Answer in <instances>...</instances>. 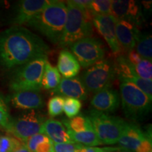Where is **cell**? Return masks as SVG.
<instances>
[{"label":"cell","instance_id":"1","mask_svg":"<svg viewBox=\"0 0 152 152\" xmlns=\"http://www.w3.org/2000/svg\"><path fill=\"white\" fill-rule=\"evenodd\" d=\"M50 49L45 41L23 26H14L0 33V66L13 70L39 57Z\"/></svg>","mask_w":152,"mask_h":152},{"label":"cell","instance_id":"2","mask_svg":"<svg viewBox=\"0 0 152 152\" xmlns=\"http://www.w3.org/2000/svg\"><path fill=\"white\" fill-rule=\"evenodd\" d=\"M67 17V7L64 1L49 0L46 7L27 23L52 43L58 44L61 38Z\"/></svg>","mask_w":152,"mask_h":152},{"label":"cell","instance_id":"3","mask_svg":"<svg viewBox=\"0 0 152 152\" xmlns=\"http://www.w3.org/2000/svg\"><path fill=\"white\" fill-rule=\"evenodd\" d=\"M67 17L61 38L58 43L60 47H70L75 42L92 34V20L94 15L89 10L82 9L72 1L66 2Z\"/></svg>","mask_w":152,"mask_h":152},{"label":"cell","instance_id":"4","mask_svg":"<svg viewBox=\"0 0 152 152\" xmlns=\"http://www.w3.org/2000/svg\"><path fill=\"white\" fill-rule=\"evenodd\" d=\"M47 61V57H39L14 69L9 80L10 90L13 92H39L42 89V78Z\"/></svg>","mask_w":152,"mask_h":152},{"label":"cell","instance_id":"5","mask_svg":"<svg viewBox=\"0 0 152 152\" xmlns=\"http://www.w3.org/2000/svg\"><path fill=\"white\" fill-rule=\"evenodd\" d=\"M122 107L125 116L132 121L144 118L151 111V99L132 83L121 81Z\"/></svg>","mask_w":152,"mask_h":152},{"label":"cell","instance_id":"6","mask_svg":"<svg viewBox=\"0 0 152 152\" xmlns=\"http://www.w3.org/2000/svg\"><path fill=\"white\" fill-rule=\"evenodd\" d=\"M92 123L93 130L102 144H117L123 134L127 121L118 116L92 109L87 116Z\"/></svg>","mask_w":152,"mask_h":152},{"label":"cell","instance_id":"7","mask_svg":"<svg viewBox=\"0 0 152 152\" xmlns=\"http://www.w3.org/2000/svg\"><path fill=\"white\" fill-rule=\"evenodd\" d=\"M114 64L107 59H102L83 72L80 79L89 92L96 93L111 87L115 80Z\"/></svg>","mask_w":152,"mask_h":152},{"label":"cell","instance_id":"8","mask_svg":"<svg viewBox=\"0 0 152 152\" xmlns=\"http://www.w3.org/2000/svg\"><path fill=\"white\" fill-rule=\"evenodd\" d=\"M46 120L36 110L26 111L18 116L10 118L5 130L24 142L34 134L42 133V125Z\"/></svg>","mask_w":152,"mask_h":152},{"label":"cell","instance_id":"9","mask_svg":"<svg viewBox=\"0 0 152 152\" xmlns=\"http://www.w3.org/2000/svg\"><path fill=\"white\" fill-rule=\"evenodd\" d=\"M80 66L89 68L100 60L103 59L105 50L97 39L94 37H85L75 42L69 47Z\"/></svg>","mask_w":152,"mask_h":152},{"label":"cell","instance_id":"10","mask_svg":"<svg viewBox=\"0 0 152 152\" xmlns=\"http://www.w3.org/2000/svg\"><path fill=\"white\" fill-rule=\"evenodd\" d=\"M118 144L132 152H152L151 133L144 132L134 123L127 122Z\"/></svg>","mask_w":152,"mask_h":152},{"label":"cell","instance_id":"11","mask_svg":"<svg viewBox=\"0 0 152 152\" xmlns=\"http://www.w3.org/2000/svg\"><path fill=\"white\" fill-rule=\"evenodd\" d=\"M110 15L116 20H126L137 26L142 20L141 5L133 0L112 1Z\"/></svg>","mask_w":152,"mask_h":152},{"label":"cell","instance_id":"12","mask_svg":"<svg viewBox=\"0 0 152 152\" xmlns=\"http://www.w3.org/2000/svg\"><path fill=\"white\" fill-rule=\"evenodd\" d=\"M117 20L111 15H96L92 20V25L103 37L113 54H121L118 43L115 35V25Z\"/></svg>","mask_w":152,"mask_h":152},{"label":"cell","instance_id":"13","mask_svg":"<svg viewBox=\"0 0 152 152\" xmlns=\"http://www.w3.org/2000/svg\"><path fill=\"white\" fill-rule=\"evenodd\" d=\"M138 26L126 20H117L115 35L121 52L128 54L134 49L140 35Z\"/></svg>","mask_w":152,"mask_h":152},{"label":"cell","instance_id":"14","mask_svg":"<svg viewBox=\"0 0 152 152\" xmlns=\"http://www.w3.org/2000/svg\"><path fill=\"white\" fill-rule=\"evenodd\" d=\"M120 104L119 94L111 87H107L95 93L90 102L93 110L107 114L116 111Z\"/></svg>","mask_w":152,"mask_h":152},{"label":"cell","instance_id":"15","mask_svg":"<svg viewBox=\"0 0 152 152\" xmlns=\"http://www.w3.org/2000/svg\"><path fill=\"white\" fill-rule=\"evenodd\" d=\"M52 92L56 96H66V98H73L78 100H86L89 95V92L80 77L72 78L62 77L59 84Z\"/></svg>","mask_w":152,"mask_h":152},{"label":"cell","instance_id":"16","mask_svg":"<svg viewBox=\"0 0 152 152\" xmlns=\"http://www.w3.org/2000/svg\"><path fill=\"white\" fill-rule=\"evenodd\" d=\"M11 106L24 111L42 109L45 106V100L39 92L20 91L13 92L9 97Z\"/></svg>","mask_w":152,"mask_h":152},{"label":"cell","instance_id":"17","mask_svg":"<svg viewBox=\"0 0 152 152\" xmlns=\"http://www.w3.org/2000/svg\"><path fill=\"white\" fill-rule=\"evenodd\" d=\"M49 0H23L18 3L14 23L16 26L27 24L36 15L39 14L46 6Z\"/></svg>","mask_w":152,"mask_h":152},{"label":"cell","instance_id":"18","mask_svg":"<svg viewBox=\"0 0 152 152\" xmlns=\"http://www.w3.org/2000/svg\"><path fill=\"white\" fill-rule=\"evenodd\" d=\"M42 133L45 134L54 143H75L68 135L67 129L62 122L55 119H47L42 129Z\"/></svg>","mask_w":152,"mask_h":152},{"label":"cell","instance_id":"19","mask_svg":"<svg viewBox=\"0 0 152 152\" xmlns=\"http://www.w3.org/2000/svg\"><path fill=\"white\" fill-rule=\"evenodd\" d=\"M58 71L65 78H72L78 75L80 66L75 56L67 49L59 53L57 63Z\"/></svg>","mask_w":152,"mask_h":152},{"label":"cell","instance_id":"20","mask_svg":"<svg viewBox=\"0 0 152 152\" xmlns=\"http://www.w3.org/2000/svg\"><path fill=\"white\" fill-rule=\"evenodd\" d=\"M67 129V132L70 138L76 144H81L85 147H93L102 144V142L98 138L94 130H87L81 132H75L70 129Z\"/></svg>","mask_w":152,"mask_h":152},{"label":"cell","instance_id":"21","mask_svg":"<svg viewBox=\"0 0 152 152\" xmlns=\"http://www.w3.org/2000/svg\"><path fill=\"white\" fill-rule=\"evenodd\" d=\"M61 79V77L57 68L47 61L42 78V87L47 90H54L59 84Z\"/></svg>","mask_w":152,"mask_h":152},{"label":"cell","instance_id":"22","mask_svg":"<svg viewBox=\"0 0 152 152\" xmlns=\"http://www.w3.org/2000/svg\"><path fill=\"white\" fill-rule=\"evenodd\" d=\"M134 50L142 58L151 61L152 37L151 34L140 33L136 42Z\"/></svg>","mask_w":152,"mask_h":152},{"label":"cell","instance_id":"23","mask_svg":"<svg viewBox=\"0 0 152 152\" xmlns=\"http://www.w3.org/2000/svg\"><path fill=\"white\" fill-rule=\"evenodd\" d=\"M63 124L66 128L70 129L75 132H85L93 130V127L90 118L83 115H76L69 120H64Z\"/></svg>","mask_w":152,"mask_h":152},{"label":"cell","instance_id":"24","mask_svg":"<svg viewBox=\"0 0 152 152\" xmlns=\"http://www.w3.org/2000/svg\"><path fill=\"white\" fill-rule=\"evenodd\" d=\"M111 4V0H94V1H91L89 11L94 16L110 14Z\"/></svg>","mask_w":152,"mask_h":152},{"label":"cell","instance_id":"25","mask_svg":"<svg viewBox=\"0 0 152 152\" xmlns=\"http://www.w3.org/2000/svg\"><path fill=\"white\" fill-rule=\"evenodd\" d=\"M133 71L139 77L147 80L152 79V64L151 61L142 58L141 61L136 65L132 66Z\"/></svg>","mask_w":152,"mask_h":152},{"label":"cell","instance_id":"26","mask_svg":"<svg viewBox=\"0 0 152 152\" xmlns=\"http://www.w3.org/2000/svg\"><path fill=\"white\" fill-rule=\"evenodd\" d=\"M82 108V103L78 99L73 98H66L64 100L63 111L69 119L78 115Z\"/></svg>","mask_w":152,"mask_h":152},{"label":"cell","instance_id":"27","mask_svg":"<svg viewBox=\"0 0 152 152\" xmlns=\"http://www.w3.org/2000/svg\"><path fill=\"white\" fill-rule=\"evenodd\" d=\"M22 143L14 137L7 134L0 135V152H13Z\"/></svg>","mask_w":152,"mask_h":152},{"label":"cell","instance_id":"28","mask_svg":"<svg viewBox=\"0 0 152 152\" xmlns=\"http://www.w3.org/2000/svg\"><path fill=\"white\" fill-rule=\"evenodd\" d=\"M64 100L65 99L61 96H54L49 100L48 113L49 116L54 118L63 113Z\"/></svg>","mask_w":152,"mask_h":152},{"label":"cell","instance_id":"29","mask_svg":"<svg viewBox=\"0 0 152 152\" xmlns=\"http://www.w3.org/2000/svg\"><path fill=\"white\" fill-rule=\"evenodd\" d=\"M50 140L48 137L45 135V134L42 133H38V134H34L30 138H28L26 141L23 142L25 144L26 147L28 148V150L30 152H35L36 147L39 144L42 143V142H47Z\"/></svg>","mask_w":152,"mask_h":152},{"label":"cell","instance_id":"30","mask_svg":"<svg viewBox=\"0 0 152 152\" xmlns=\"http://www.w3.org/2000/svg\"><path fill=\"white\" fill-rule=\"evenodd\" d=\"M10 118L7 106L0 94V128L5 130Z\"/></svg>","mask_w":152,"mask_h":152},{"label":"cell","instance_id":"31","mask_svg":"<svg viewBox=\"0 0 152 152\" xmlns=\"http://www.w3.org/2000/svg\"><path fill=\"white\" fill-rule=\"evenodd\" d=\"M82 147L83 145L76 143H54V152H73Z\"/></svg>","mask_w":152,"mask_h":152},{"label":"cell","instance_id":"32","mask_svg":"<svg viewBox=\"0 0 152 152\" xmlns=\"http://www.w3.org/2000/svg\"><path fill=\"white\" fill-rule=\"evenodd\" d=\"M35 152H54V142L49 140L48 141L39 144L36 147Z\"/></svg>","mask_w":152,"mask_h":152},{"label":"cell","instance_id":"33","mask_svg":"<svg viewBox=\"0 0 152 152\" xmlns=\"http://www.w3.org/2000/svg\"><path fill=\"white\" fill-rule=\"evenodd\" d=\"M125 56V58H127V60L128 61V62L132 66H134L136 65V64H137L138 63H140L142 59V57L136 52V51L134 50V49H132V50H131L130 52H129L128 54H126V56Z\"/></svg>","mask_w":152,"mask_h":152},{"label":"cell","instance_id":"34","mask_svg":"<svg viewBox=\"0 0 152 152\" xmlns=\"http://www.w3.org/2000/svg\"><path fill=\"white\" fill-rule=\"evenodd\" d=\"M109 151L111 152H132L131 151H129L128 149H123L121 147H106Z\"/></svg>","mask_w":152,"mask_h":152},{"label":"cell","instance_id":"35","mask_svg":"<svg viewBox=\"0 0 152 152\" xmlns=\"http://www.w3.org/2000/svg\"><path fill=\"white\" fill-rule=\"evenodd\" d=\"M77 152H96V149H95V147H85V146H83L80 149L77 150Z\"/></svg>","mask_w":152,"mask_h":152},{"label":"cell","instance_id":"36","mask_svg":"<svg viewBox=\"0 0 152 152\" xmlns=\"http://www.w3.org/2000/svg\"><path fill=\"white\" fill-rule=\"evenodd\" d=\"M13 152H30L27 147L25 146V144L23 143H22L18 147H17L16 149L14 150Z\"/></svg>","mask_w":152,"mask_h":152},{"label":"cell","instance_id":"37","mask_svg":"<svg viewBox=\"0 0 152 152\" xmlns=\"http://www.w3.org/2000/svg\"><path fill=\"white\" fill-rule=\"evenodd\" d=\"M96 149V152H111L109 151L106 148H99V147H95Z\"/></svg>","mask_w":152,"mask_h":152},{"label":"cell","instance_id":"38","mask_svg":"<svg viewBox=\"0 0 152 152\" xmlns=\"http://www.w3.org/2000/svg\"><path fill=\"white\" fill-rule=\"evenodd\" d=\"M77 151H73V152H77Z\"/></svg>","mask_w":152,"mask_h":152}]
</instances>
